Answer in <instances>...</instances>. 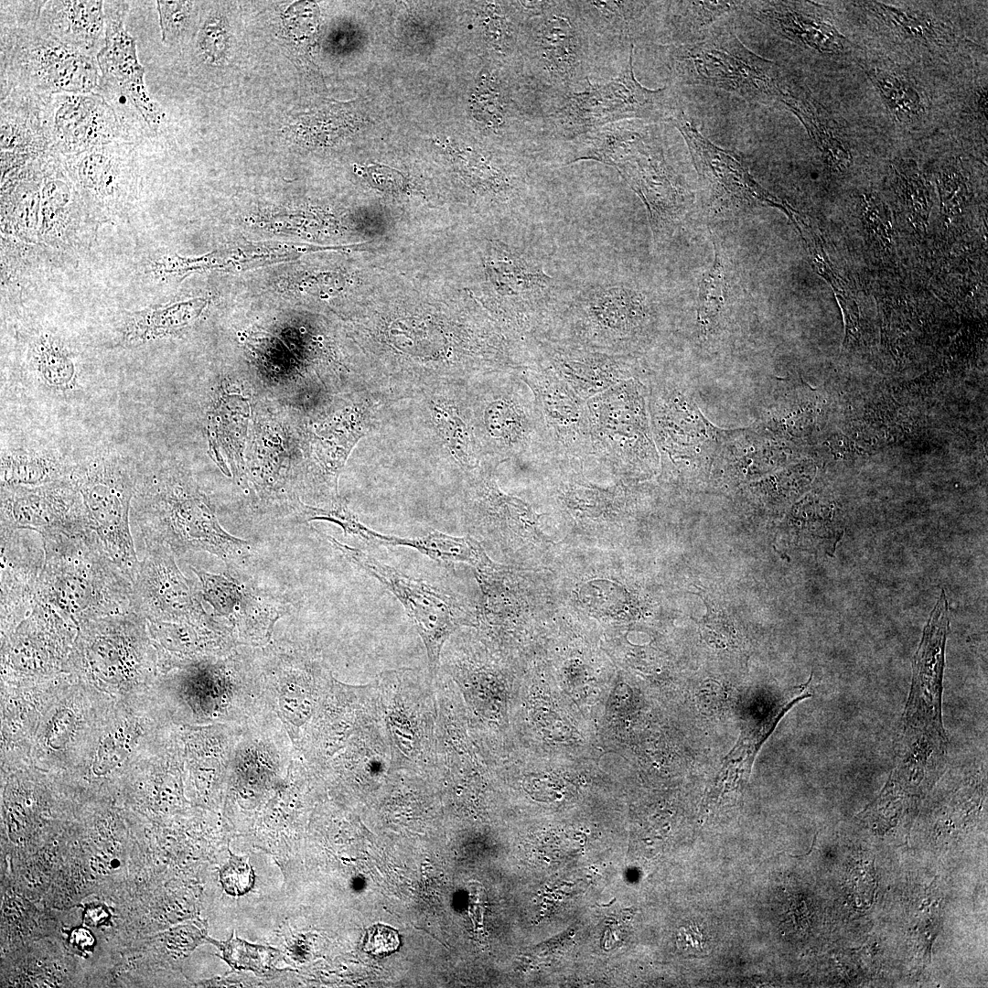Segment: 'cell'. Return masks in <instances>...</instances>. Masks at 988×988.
<instances>
[{
	"label": "cell",
	"mask_w": 988,
	"mask_h": 988,
	"mask_svg": "<svg viewBox=\"0 0 988 988\" xmlns=\"http://www.w3.org/2000/svg\"><path fill=\"white\" fill-rule=\"evenodd\" d=\"M671 59L674 74L685 83L756 101L780 97L783 92L777 65L750 51L730 32L680 46Z\"/></svg>",
	"instance_id": "cell-9"
},
{
	"label": "cell",
	"mask_w": 988,
	"mask_h": 988,
	"mask_svg": "<svg viewBox=\"0 0 988 988\" xmlns=\"http://www.w3.org/2000/svg\"><path fill=\"white\" fill-rule=\"evenodd\" d=\"M865 6L915 38L928 41L939 38L938 27L927 16L878 2H866Z\"/></svg>",
	"instance_id": "cell-38"
},
{
	"label": "cell",
	"mask_w": 988,
	"mask_h": 988,
	"mask_svg": "<svg viewBox=\"0 0 988 988\" xmlns=\"http://www.w3.org/2000/svg\"><path fill=\"white\" fill-rule=\"evenodd\" d=\"M376 545L409 547L446 565L464 563L477 569L489 561L479 543L470 536H454L436 530L413 538L378 532Z\"/></svg>",
	"instance_id": "cell-28"
},
{
	"label": "cell",
	"mask_w": 988,
	"mask_h": 988,
	"mask_svg": "<svg viewBox=\"0 0 988 988\" xmlns=\"http://www.w3.org/2000/svg\"><path fill=\"white\" fill-rule=\"evenodd\" d=\"M193 4L183 1L156 2L164 42L174 43L184 36L192 18Z\"/></svg>",
	"instance_id": "cell-41"
},
{
	"label": "cell",
	"mask_w": 988,
	"mask_h": 988,
	"mask_svg": "<svg viewBox=\"0 0 988 988\" xmlns=\"http://www.w3.org/2000/svg\"><path fill=\"white\" fill-rule=\"evenodd\" d=\"M253 868L244 857L230 852V859L220 870V880L224 891L239 897L248 893L254 886Z\"/></svg>",
	"instance_id": "cell-42"
},
{
	"label": "cell",
	"mask_w": 988,
	"mask_h": 988,
	"mask_svg": "<svg viewBox=\"0 0 988 988\" xmlns=\"http://www.w3.org/2000/svg\"><path fill=\"white\" fill-rule=\"evenodd\" d=\"M145 546L132 583L134 611L152 623L211 625L199 594L177 567L174 553L160 543Z\"/></svg>",
	"instance_id": "cell-14"
},
{
	"label": "cell",
	"mask_w": 988,
	"mask_h": 988,
	"mask_svg": "<svg viewBox=\"0 0 988 988\" xmlns=\"http://www.w3.org/2000/svg\"><path fill=\"white\" fill-rule=\"evenodd\" d=\"M890 113L902 123L918 120L923 105L918 91L903 77L879 69L867 71Z\"/></svg>",
	"instance_id": "cell-33"
},
{
	"label": "cell",
	"mask_w": 988,
	"mask_h": 988,
	"mask_svg": "<svg viewBox=\"0 0 988 988\" xmlns=\"http://www.w3.org/2000/svg\"><path fill=\"white\" fill-rule=\"evenodd\" d=\"M474 435L483 467L509 461L545 464L553 446L531 387L518 371L482 374L467 381Z\"/></svg>",
	"instance_id": "cell-4"
},
{
	"label": "cell",
	"mask_w": 988,
	"mask_h": 988,
	"mask_svg": "<svg viewBox=\"0 0 988 988\" xmlns=\"http://www.w3.org/2000/svg\"><path fill=\"white\" fill-rule=\"evenodd\" d=\"M758 17L799 45L827 54H837L843 49V37L832 25L786 3L768 5L758 12Z\"/></svg>",
	"instance_id": "cell-27"
},
{
	"label": "cell",
	"mask_w": 988,
	"mask_h": 988,
	"mask_svg": "<svg viewBox=\"0 0 988 988\" xmlns=\"http://www.w3.org/2000/svg\"><path fill=\"white\" fill-rule=\"evenodd\" d=\"M518 373L535 395L553 446V459L582 466L591 462L585 402L540 364L518 370Z\"/></svg>",
	"instance_id": "cell-19"
},
{
	"label": "cell",
	"mask_w": 988,
	"mask_h": 988,
	"mask_svg": "<svg viewBox=\"0 0 988 988\" xmlns=\"http://www.w3.org/2000/svg\"><path fill=\"white\" fill-rule=\"evenodd\" d=\"M135 143L117 141L82 153L59 156L83 204L103 213H121L135 200L139 179Z\"/></svg>",
	"instance_id": "cell-16"
},
{
	"label": "cell",
	"mask_w": 988,
	"mask_h": 988,
	"mask_svg": "<svg viewBox=\"0 0 988 988\" xmlns=\"http://www.w3.org/2000/svg\"><path fill=\"white\" fill-rule=\"evenodd\" d=\"M132 504L133 519L145 545L160 543L177 555L204 551L226 564L236 563L250 553L246 541L221 527L208 497L185 473L138 471Z\"/></svg>",
	"instance_id": "cell-2"
},
{
	"label": "cell",
	"mask_w": 988,
	"mask_h": 988,
	"mask_svg": "<svg viewBox=\"0 0 988 988\" xmlns=\"http://www.w3.org/2000/svg\"><path fill=\"white\" fill-rule=\"evenodd\" d=\"M509 95L497 73L483 70L471 95V113L486 131L500 134L509 116Z\"/></svg>",
	"instance_id": "cell-32"
},
{
	"label": "cell",
	"mask_w": 988,
	"mask_h": 988,
	"mask_svg": "<svg viewBox=\"0 0 988 988\" xmlns=\"http://www.w3.org/2000/svg\"><path fill=\"white\" fill-rule=\"evenodd\" d=\"M73 941L78 946L89 947L92 944L93 939L85 929H78L72 936Z\"/></svg>",
	"instance_id": "cell-44"
},
{
	"label": "cell",
	"mask_w": 988,
	"mask_h": 988,
	"mask_svg": "<svg viewBox=\"0 0 988 988\" xmlns=\"http://www.w3.org/2000/svg\"><path fill=\"white\" fill-rule=\"evenodd\" d=\"M283 598L257 589L244 588L240 607L236 613L238 621L246 628H264L268 633L274 623L286 612Z\"/></svg>",
	"instance_id": "cell-35"
},
{
	"label": "cell",
	"mask_w": 988,
	"mask_h": 988,
	"mask_svg": "<svg viewBox=\"0 0 988 988\" xmlns=\"http://www.w3.org/2000/svg\"><path fill=\"white\" fill-rule=\"evenodd\" d=\"M43 121L51 151L59 156L82 153L117 141L134 142L100 92L50 95L44 103Z\"/></svg>",
	"instance_id": "cell-15"
},
{
	"label": "cell",
	"mask_w": 988,
	"mask_h": 988,
	"mask_svg": "<svg viewBox=\"0 0 988 988\" xmlns=\"http://www.w3.org/2000/svg\"><path fill=\"white\" fill-rule=\"evenodd\" d=\"M137 477L134 464L114 454L74 464L70 476L82 499L90 529L132 583L140 563L129 524Z\"/></svg>",
	"instance_id": "cell-8"
},
{
	"label": "cell",
	"mask_w": 988,
	"mask_h": 988,
	"mask_svg": "<svg viewBox=\"0 0 988 988\" xmlns=\"http://www.w3.org/2000/svg\"><path fill=\"white\" fill-rule=\"evenodd\" d=\"M42 1H1L0 97L12 91L41 98L62 92H100L96 57L42 33L37 18Z\"/></svg>",
	"instance_id": "cell-3"
},
{
	"label": "cell",
	"mask_w": 988,
	"mask_h": 988,
	"mask_svg": "<svg viewBox=\"0 0 988 988\" xmlns=\"http://www.w3.org/2000/svg\"><path fill=\"white\" fill-rule=\"evenodd\" d=\"M130 2L104 1L105 45L96 56L105 91L122 97L141 117L149 131H156L164 118L160 106L149 95L145 70L139 63L136 41L126 31Z\"/></svg>",
	"instance_id": "cell-17"
},
{
	"label": "cell",
	"mask_w": 988,
	"mask_h": 988,
	"mask_svg": "<svg viewBox=\"0 0 988 988\" xmlns=\"http://www.w3.org/2000/svg\"><path fill=\"white\" fill-rule=\"evenodd\" d=\"M536 363L550 370L585 402L629 380L636 370L629 356L546 340H537Z\"/></svg>",
	"instance_id": "cell-22"
},
{
	"label": "cell",
	"mask_w": 988,
	"mask_h": 988,
	"mask_svg": "<svg viewBox=\"0 0 988 988\" xmlns=\"http://www.w3.org/2000/svg\"><path fill=\"white\" fill-rule=\"evenodd\" d=\"M45 550L35 601L71 624L134 612L133 584L91 530L42 536Z\"/></svg>",
	"instance_id": "cell-1"
},
{
	"label": "cell",
	"mask_w": 988,
	"mask_h": 988,
	"mask_svg": "<svg viewBox=\"0 0 988 988\" xmlns=\"http://www.w3.org/2000/svg\"><path fill=\"white\" fill-rule=\"evenodd\" d=\"M33 361L41 379L50 387L70 389L75 368L69 353L50 336L39 337L33 345Z\"/></svg>",
	"instance_id": "cell-34"
},
{
	"label": "cell",
	"mask_w": 988,
	"mask_h": 988,
	"mask_svg": "<svg viewBox=\"0 0 988 988\" xmlns=\"http://www.w3.org/2000/svg\"><path fill=\"white\" fill-rule=\"evenodd\" d=\"M634 380L621 381L585 402L591 462L621 469L652 457L644 400Z\"/></svg>",
	"instance_id": "cell-11"
},
{
	"label": "cell",
	"mask_w": 988,
	"mask_h": 988,
	"mask_svg": "<svg viewBox=\"0 0 988 988\" xmlns=\"http://www.w3.org/2000/svg\"><path fill=\"white\" fill-rule=\"evenodd\" d=\"M327 538L350 564L377 580L401 603L424 644L434 679L439 672L445 643L467 621V613L459 598L450 590L410 576L334 537Z\"/></svg>",
	"instance_id": "cell-10"
},
{
	"label": "cell",
	"mask_w": 988,
	"mask_h": 988,
	"mask_svg": "<svg viewBox=\"0 0 988 988\" xmlns=\"http://www.w3.org/2000/svg\"><path fill=\"white\" fill-rule=\"evenodd\" d=\"M390 405L370 390L360 388L316 423L311 435L313 483L328 505L339 499L338 477L350 452L379 427Z\"/></svg>",
	"instance_id": "cell-12"
},
{
	"label": "cell",
	"mask_w": 988,
	"mask_h": 988,
	"mask_svg": "<svg viewBox=\"0 0 988 988\" xmlns=\"http://www.w3.org/2000/svg\"><path fill=\"white\" fill-rule=\"evenodd\" d=\"M725 286V270L716 255L700 286L698 318L703 328L712 325L724 306Z\"/></svg>",
	"instance_id": "cell-40"
},
{
	"label": "cell",
	"mask_w": 988,
	"mask_h": 988,
	"mask_svg": "<svg viewBox=\"0 0 988 988\" xmlns=\"http://www.w3.org/2000/svg\"><path fill=\"white\" fill-rule=\"evenodd\" d=\"M73 465L55 454L9 450L1 456V485L39 486L66 479Z\"/></svg>",
	"instance_id": "cell-29"
},
{
	"label": "cell",
	"mask_w": 988,
	"mask_h": 988,
	"mask_svg": "<svg viewBox=\"0 0 988 988\" xmlns=\"http://www.w3.org/2000/svg\"><path fill=\"white\" fill-rule=\"evenodd\" d=\"M0 607L2 630L16 627L36 598L45 550L41 534L1 527Z\"/></svg>",
	"instance_id": "cell-21"
},
{
	"label": "cell",
	"mask_w": 988,
	"mask_h": 988,
	"mask_svg": "<svg viewBox=\"0 0 988 988\" xmlns=\"http://www.w3.org/2000/svg\"><path fill=\"white\" fill-rule=\"evenodd\" d=\"M630 44L628 63L606 82H592L581 90L543 95L541 144L565 143L609 124L626 121H668L675 106L670 89L642 86L633 70Z\"/></svg>",
	"instance_id": "cell-6"
},
{
	"label": "cell",
	"mask_w": 988,
	"mask_h": 988,
	"mask_svg": "<svg viewBox=\"0 0 988 988\" xmlns=\"http://www.w3.org/2000/svg\"><path fill=\"white\" fill-rule=\"evenodd\" d=\"M682 134L699 175L714 194L741 204L789 206L757 183L731 155L706 139L681 111L675 109L668 120Z\"/></svg>",
	"instance_id": "cell-23"
},
{
	"label": "cell",
	"mask_w": 988,
	"mask_h": 988,
	"mask_svg": "<svg viewBox=\"0 0 988 988\" xmlns=\"http://www.w3.org/2000/svg\"><path fill=\"white\" fill-rule=\"evenodd\" d=\"M46 100L17 91L1 97L2 177L52 152L43 121Z\"/></svg>",
	"instance_id": "cell-24"
},
{
	"label": "cell",
	"mask_w": 988,
	"mask_h": 988,
	"mask_svg": "<svg viewBox=\"0 0 988 988\" xmlns=\"http://www.w3.org/2000/svg\"><path fill=\"white\" fill-rule=\"evenodd\" d=\"M810 682L811 678L797 694L783 701L763 719L749 723L741 731L736 745L725 755L712 782L708 797L710 802L719 801L725 794L742 789L749 778L757 753L781 718L796 703L811 695Z\"/></svg>",
	"instance_id": "cell-26"
},
{
	"label": "cell",
	"mask_w": 988,
	"mask_h": 988,
	"mask_svg": "<svg viewBox=\"0 0 988 988\" xmlns=\"http://www.w3.org/2000/svg\"><path fill=\"white\" fill-rule=\"evenodd\" d=\"M191 569L200 582L202 598L218 614L227 618L235 616L243 596L244 587L223 575L208 573L193 566Z\"/></svg>",
	"instance_id": "cell-36"
},
{
	"label": "cell",
	"mask_w": 988,
	"mask_h": 988,
	"mask_svg": "<svg viewBox=\"0 0 988 988\" xmlns=\"http://www.w3.org/2000/svg\"><path fill=\"white\" fill-rule=\"evenodd\" d=\"M401 945L399 932L390 926L376 924L366 930L363 950L375 957H384L398 950Z\"/></svg>",
	"instance_id": "cell-43"
},
{
	"label": "cell",
	"mask_w": 988,
	"mask_h": 988,
	"mask_svg": "<svg viewBox=\"0 0 988 988\" xmlns=\"http://www.w3.org/2000/svg\"><path fill=\"white\" fill-rule=\"evenodd\" d=\"M415 400L434 438L463 478L485 468L473 432L467 381L434 386Z\"/></svg>",
	"instance_id": "cell-20"
},
{
	"label": "cell",
	"mask_w": 988,
	"mask_h": 988,
	"mask_svg": "<svg viewBox=\"0 0 988 988\" xmlns=\"http://www.w3.org/2000/svg\"><path fill=\"white\" fill-rule=\"evenodd\" d=\"M104 1H42L38 28L73 49L96 57L105 45Z\"/></svg>",
	"instance_id": "cell-25"
},
{
	"label": "cell",
	"mask_w": 988,
	"mask_h": 988,
	"mask_svg": "<svg viewBox=\"0 0 988 988\" xmlns=\"http://www.w3.org/2000/svg\"><path fill=\"white\" fill-rule=\"evenodd\" d=\"M603 164L613 166L644 202L655 241L668 235L677 220L681 198L661 149L644 127L612 148Z\"/></svg>",
	"instance_id": "cell-13"
},
{
	"label": "cell",
	"mask_w": 988,
	"mask_h": 988,
	"mask_svg": "<svg viewBox=\"0 0 988 988\" xmlns=\"http://www.w3.org/2000/svg\"><path fill=\"white\" fill-rule=\"evenodd\" d=\"M1 527L41 536L91 530L77 489L69 478L39 485H1Z\"/></svg>",
	"instance_id": "cell-18"
},
{
	"label": "cell",
	"mask_w": 988,
	"mask_h": 988,
	"mask_svg": "<svg viewBox=\"0 0 988 988\" xmlns=\"http://www.w3.org/2000/svg\"><path fill=\"white\" fill-rule=\"evenodd\" d=\"M653 324L643 293L623 285H596L555 310L538 340L630 356L650 337Z\"/></svg>",
	"instance_id": "cell-5"
},
{
	"label": "cell",
	"mask_w": 988,
	"mask_h": 988,
	"mask_svg": "<svg viewBox=\"0 0 988 988\" xmlns=\"http://www.w3.org/2000/svg\"><path fill=\"white\" fill-rule=\"evenodd\" d=\"M780 100L805 125L825 161L832 167H843L850 159L849 151L822 110L805 96L782 93Z\"/></svg>",
	"instance_id": "cell-30"
},
{
	"label": "cell",
	"mask_w": 988,
	"mask_h": 988,
	"mask_svg": "<svg viewBox=\"0 0 988 988\" xmlns=\"http://www.w3.org/2000/svg\"><path fill=\"white\" fill-rule=\"evenodd\" d=\"M521 45L526 79L542 93L563 94L590 81L593 36L577 1H522Z\"/></svg>",
	"instance_id": "cell-7"
},
{
	"label": "cell",
	"mask_w": 988,
	"mask_h": 988,
	"mask_svg": "<svg viewBox=\"0 0 988 988\" xmlns=\"http://www.w3.org/2000/svg\"><path fill=\"white\" fill-rule=\"evenodd\" d=\"M202 301L156 307L133 314L126 327L130 340H146L188 325L202 309Z\"/></svg>",
	"instance_id": "cell-31"
},
{
	"label": "cell",
	"mask_w": 988,
	"mask_h": 988,
	"mask_svg": "<svg viewBox=\"0 0 988 988\" xmlns=\"http://www.w3.org/2000/svg\"><path fill=\"white\" fill-rule=\"evenodd\" d=\"M214 943L222 950L223 959L231 966L239 970H251L261 974L271 970V962L278 953L274 949L252 945L233 938L225 942Z\"/></svg>",
	"instance_id": "cell-39"
},
{
	"label": "cell",
	"mask_w": 988,
	"mask_h": 988,
	"mask_svg": "<svg viewBox=\"0 0 988 988\" xmlns=\"http://www.w3.org/2000/svg\"><path fill=\"white\" fill-rule=\"evenodd\" d=\"M304 521H326L338 525L345 535L354 536L375 545L376 531L363 524L340 498L326 507H313L301 503Z\"/></svg>",
	"instance_id": "cell-37"
}]
</instances>
